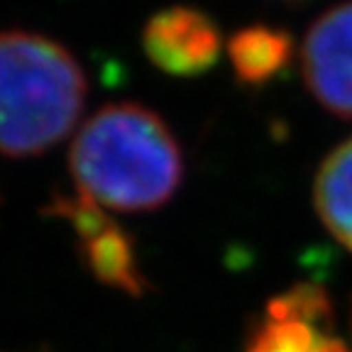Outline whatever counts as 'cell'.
<instances>
[{
  "instance_id": "1",
  "label": "cell",
  "mask_w": 352,
  "mask_h": 352,
  "mask_svg": "<svg viewBox=\"0 0 352 352\" xmlns=\"http://www.w3.org/2000/svg\"><path fill=\"white\" fill-rule=\"evenodd\" d=\"M69 169L81 196L103 208L138 213L164 206L184 179V154L154 110L110 103L78 130Z\"/></svg>"
},
{
  "instance_id": "7",
  "label": "cell",
  "mask_w": 352,
  "mask_h": 352,
  "mask_svg": "<svg viewBox=\"0 0 352 352\" xmlns=\"http://www.w3.org/2000/svg\"><path fill=\"white\" fill-rule=\"evenodd\" d=\"M235 78L245 86H264L294 59V37L281 28L250 25L228 39Z\"/></svg>"
},
{
  "instance_id": "8",
  "label": "cell",
  "mask_w": 352,
  "mask_h": 352,
  "mask_svg": "<svg viewBox=\"0 0 352 352\" xmlns=\"http://www.w3.org/2000/svg\"><path fill=\"white\" fill-rule=\"evenodd\" d=\"M314 204L330 235L352 250V138L338 144L318 166Z\"/></svg>"
},
{
  "instance_id": "6",
  "label": "cell",
  "mask_w": 352,
  "mask_h": 352,
  "mask_svg": "<svg viewBox=\"0 0 352 352\" xmlns=\"http://www.w3.org/2000/svg\"><path fill=\"white\" fill-rule=\"evenodd\" d=\"M78 254L86 270L100 284L127 296H142L147 292V279L140 270L135 242L113 218L94 232L78 237Z\"/></svg>"
},
{
  "instance_id": "5",
  "label": "cell",
  "mask_w": 352,
  "mask_h": 352,
  "mask_svg": "<svg viewBox=\"0 0 352 352\" xmlns=\"http://www.w3.org/2000/svg\"><path fill=\"white\" fill-rule=\"evenodd\" d=\"M142 50L157 69L176 78H196L213 69L223 52L215 20L196 8L174 6L149 17Z\"/></svg>"
},
{
  "instance_id": "3",
  "label": "cell",
  "mask_w": 352,
  "mask_h": 352,
  "mask_svg": "<svg viewBox=\"0 0 352 352\" xmlns=\"http://www.w3.org/2000/svg\"><path fill=\"white\" fill-rule=\"evenodd\" d=\"M245 352H352L336 333L333 303L318 284H296L267 301Z\"/></svg>"
},
{
  "instance_id": "4",
  "label": "cell",
  "mask_w": 352,
  "mask_h": 352,
  "mask_svg": "<svg viewBox=\"0 0 352 352\" xmlns=\"http://www.w3.org/2000/svg\"><path fill=\"white\" fill-rule=\"evenodd\" d=\"M303 81L333 116L352 120V0L325 10L306 32Z\"/></svg>"
},
{
  "instance_id": "2",
  "label": "cell",
  "mask_w": 352,
  "mask_h": 352,
  "mask_svg": "<svg viewBox=\"0 0 352 352\" xmlns=\"http://www.w3.org/2000/svg\"><path fill=\"white\" fill-rule=\"evenodd\" d=\"M83 103L86 76L66 47L44 34L0 32V154L20 160L52 149Z\"/></svg>"
}]
</instances>
